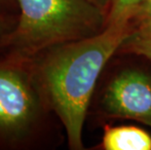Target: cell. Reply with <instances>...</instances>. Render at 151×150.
Masks as SVG:
<instances>
[{
	"mask_svg": "<svg viewBox=\"0 0 151 150\" xmlns=\"http://www.w3.org/2000/svg\"><path fill=\"white\" fill-rule=\"evenodd\" d=\"M130 24H107L93 36L28 60L50 109L65 128L70 149H83V125L95 86L109 59L133 32Z\"/></svg>",
	"mask_w": 151,
	"mask_h": 150,
	"instance_id": "6da1fadb",
	"label": "cell"
},
{
	"mask_svg": "<svg viewBox=\"0 0 151 150\" xmlns=\"http://www.w3.org/2000/svg\"><path fill=\"white\" fill-rule=\"evenodd\" d=\"M18 21L3 53L29 60L50 48L93 36L106 13L93 0H17Z\"/></svg>",
	"mask_w": 151,
	"mask_h": 150,
	"instance_id": "7a4b0ae2",
	"label": "cell"
},
{
	"mask_svg": "<svg viewBox=\"0 0 151 150\" xmlns=\"http://www.w3.org/2000/svg\"><path fill=\"white\" fill-rule=\"evenodd\" d=\"M47 111L29 60L0 53V150L29 145Z\"/></svg>",
	"mask_w": 151,
	"mask_h": 150,
	"instance_id": "3957f363",
	"label": "cell"
},
{
	"mask_svg": "<svg viewBox=\"0 0 151 150\" xmlns=\"http://www.w3.org/2000/svg\"><path fill=\"white\" fill-rule=\"evenodd\" d=\"M104 106L112 116L151 127V77L139 70L121 72L108 85Z\"/></svg>",
	"mask_w": 151,
	"mask_h": 150,
	"instance_id": "277c9868",
	"label": "cell"
},
{
	"mask_svg": "<svg viewBox=\"0 0 151 150\" xmlns=\"http://www.w3.org/2000/svg\"><path fill=\"white\" fill-rule=\"evenodd\" d=\"M101 146L105 150H151V136L136 126L105 127Z\"/></svg>",
	"mask_w": 151,
	"mask_h": 150,
	"instance_id": "5b68a950",
	"label": "cell"
},
{
	"mask_svg": "<svg viewBox=\"0 0 151 150\" xmlns=\"http://www.w3.org/2000/svg\"><path fill=\"white\" fill-rule=\"evenodd\" d=\"M143 0H111L110 6L106 12L107 24L131 22L137 7Z\"/></svg>",
	"mask_w": 151,
	"mask_h": 150,
	"instance_id": "8992f818",
	"label": "cell"
},
{
	"mask_svg": "<svg viewBox=\"0 0 151 150\" xmlns=\"http://www.w3.org/2000/svg\"><path fill=\"white\" fill-rule=\"evenodd\" d=\"M122 47L130 53L151 59V31L133 30Z\"/></svg>",
	"mask_w": 151,
	"mask_h": 150,
	"instance_id": "52a82bcc",
	"label": "cell"
},
{
	"mask_svg": "<svg viewBox=\"0 0 151 150\" xmlns=\"http://www.w3.org/2000/svg\"><path fill=\"white\" fill-rule=\"evenodd\" d=\"M132 21H134L137 31H151V0H143L137 7Z\"/></svg>",
	"mask_w": 151,
	"mask_h": 150,
	"instance_id": "ba28073f",
	"label": "cell"
},
{
	"mask_svg": "<svg viewBox=\"0 0 151 150\" xmlns=\"http://www.w3.org/2000/svg\"><path fill=\"white\" fill-rule=\"evenodd\" d=\"M18 14H0V53L3 51L6 38L15 27Z\"/></svg>",
	"mask_w": 151,
	"mask_h": 150,
	"instance_id": "9c48e42d",
	"label": "cell"
},
{
	"mask_svg": "<svg viewBox=\"0 0 151 150\" xmlns=\"http://www.w3.org/2000/svg\"><path fill=\"white\" fill-rule=\"evenodd\" d=\"M17 0H0V14H18Z\"/></svg>",
	"mask_w": 151,
	"mask_h": 150,
	"instance_id": "30bf717a",
	"label": "cell"
},
{
	"mask_svg": "<svg viewBox=\"0 0 151 150\" xmlns=\"http://www.w3.org/2000/svg\"><path fill=\"white\" fill-rule=\"evenodd\" d=\"M94 1L97 3L98 5L101 6V8H105L108 4H110V1L111 0H94Z\"/></svg>",
	"mask_w": 151,
	"mask_h": 150,
	"instance_id": "8fae6325",
	"label": "cell"
},
{
	"mask_svg": "<svg viewBox=\"0 0 151 150\" xmlns=\"http://www.w3.org/2000/svg\"><path fill=\"white\" fill-rule=\"evenodd\" d=\"M93 1H94V0H93ZM94 2H95V1H94Z\"/></svg>",
	"mask_w": 151,
	"mask_h": 150,
	"instance_id": "7c38bea8",
	"label": "cell"
}]
</instances>
